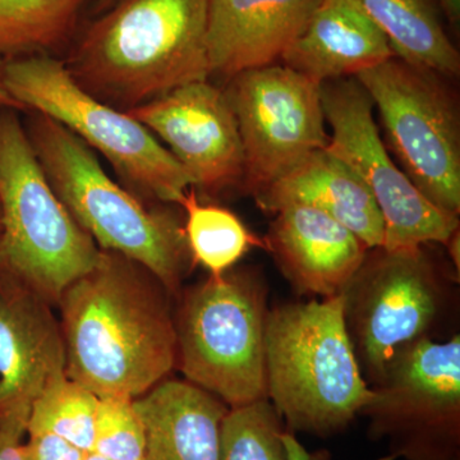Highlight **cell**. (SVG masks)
I'll use <instances>...</instances> for the list:
<instances>
[{
  "instance_id": "6",
  "label": "cell",
  "mask_w": 460,
  "mask_h": 460,
  "mask_svg": "<svg viewBox=\"0 0 460 460\" xmlns=\"http://www.w3.org/2000/svg\"><path fill=\"white\" fill-rule=\"evenodd\" d=\"M268 288L260 271L234 269L184 290L174 314L184 380L232 408L268 401Z\"/></svg>"
},
{
  "instance_id": "1",
  "label": "cell",
  "mask_w": 460,
  "mask_h": 460,
  "mask_svg": "<svg viewBox=\"0 0 460 460\" xmlns=\"http://www.w3.org/2000/svg\"><path fill=\"white\" fill-rule=\"evenodd\" d=\"M171 293L140 263L100 250L60 296L66 374L99 398L136 399L177 366Z\"/></svg>"
},
{
  "instance_id": "15",
  "label": "cell",
  "mask_w": 460,
  "mask_h": 460,
  "mask_svg": "<svg viewBox=\"0 0 460 460\" xmlns=\"http://www.w3.org/2000/svg\"><path fill=\"white\" fill-rule=\"evenodd\" d=\"M274 215L266 251L299 295L339 296L370 250L329 215L290 205Z\"/></svg>"
},
{
  "instance_id": "23",
  "label": "cell",
  "mask_w": 460,
  "mask_h": 460,
  "mask_svg": "<svg viewBox=\"0 0 460 460\" xmlns=\"http://www.w3.org/2000/svg\"><path fill=\"white\" fill-rule=\"evenodd\" d=\"M99 396L66 375L54 378L33 401L27 431H48L84 452L93 449Z\"/></svg>"
},
{
  "instance_id": "33",
  "label": "cell",
  "mask_w": 460,
  "mask_h": 460,
  "mask_svg": "<svg viewBox=\"0 0 460 460\" xmlns=\"http://www.w3.org/2000/svg\"><path fill=\"white\" fill-rule=\"evenodd\" d=\"M84 460H109L102 456V454L96 453L95 450H91V452H87L86 456H84Z\"/></svg>"
},
{
  "instance_id": "29",
  "label": "cell",
  "mask_w": 460,
  "mask_h": 460,
  "mask_svg": "<svg viewBox=\"0 0 460 460\" xmlns=\"http://www.w3.org/2000/svg\"><path fill=\"white\" fill-rule=\"evenodd\" d=\"M460 235L459 229L450 237L449 241L447 242L445 247H447V253H449L450 260H452L454 269H456V272L460 271Z\"/></svg>"
},
{
  "instance_id": "7",
  "label": "cell",
  "mask_w": 460,
  "mask_h": 460,
  "mask_svg": "<svg viewBox=\"0 0 460 460\" xmlns=\"http://www.w3.org/2000/svg\"><path fill=\"white\" fill-rule=\"evenodd\" d=\"M425 247L371 248L341 290L345 328L370 386L399 348L432 338L456 304L458 275L441 268Z\"/></svg>"
},
{
  "instance_id": "5",
  "label": "cell",
  "mask_w": 460,
  "mask_h": 460,
  "mask_svg": "<svg viewBox=\"0 0 460 460\" xmlns=\"http://www.w3.org/2000/svg\"><path fill=\"white\" fill-rule=\"evenodd\" d=\"M0 272L57 305L100 248L54 192L17 115L0 114Z\"/></svg>"
},
{
  "instance_id": "14",
  "label": "cell",
  "mask_w": 460,
  "mask_h": 460,
  "mask_svg": "<svg viewBox=\"0 0 460 460\" xmlns=\"http://www.w3.org/2000/svg\"><path fill=\"white\" fill-rule=\"evenodd\" d=\"M53 305L0 272V414L32 404L66 375V347Z\"/></svg>"
},
{
  "instance_id": "13",
  "label": "cell",
  "mask_w": 460,
  "mask_h": 460,
  "mask_svg": "<svg viewBox=\"0 0 460 460\" xmlns=\"http://www.w3.org/2000/svg\"><path fill=\"white\" fill-rule=\"evenodd\" d=\"M164 142L206 195L242 189L244 155L237 119L224 90L208 81L177 87L126 111Z\"/></svg>"
},
{
  "instance_id": "34",
  "label": "cell",
  "mask_w": 460,
  "mask_h": 460,
  "mask_svg": "<svg viewBox=\"0 0 460 460\" xmlns=\"http://www.w3.org/2000/svg\"><path fill=\"white\" fill-rule=\"evenodd\" d=\"M0 229H2V223H0Z\"/></svg>"
},
{
  "instance_id": "16",
  "label": "cell",
  "mask_w": 460,
  "mask_h": 460,
  "mask_svg": "<svg viewBox=\"0 0 460 460\" xmlns=\"http://www.w3.org/2000/svg\"><path fill=\"white\" fill-rule=\"evenodd\" d=\"M321 0H208L206 50L210 75L230 80L278 65Z\"/></svg>"
},
{
  "instance_id": "12",
  "label": "cell",
  "mask_w": 460,
  "mask_h": 460,
  "mask_svg": "<svg viewBox=\"0 0 460 460\" xmlns=\"http://www.w3.org/2000/svg\"><path fill=\"white\" fill-rule=\"evenodd\" d=\"M244 155L242 189L255 196L329 144L320 84L284 65L250 69L224 90Z\"/></svg>"
},
{
  "instance_id": "30",
  "label": "cell",
  "mask_w": 460,
  "mask_h": 460,
  "mask_svg": "<svg viewBox=\"0 0 460 460\" xmlns=\"http://www.w3.org/2000/svg\"><path fill=\"white\" fill-rule=\"evenodd\" d=\"M0 108L9 109V111H14V109L22 111V109H25L22 105L18 104L16 100L12 98L7 89H5L2 80V62H0Z\"/></svg>"
},
{
  "instance_id": "8",
  "label": "cell",
  "mask_w": 460,
  "mask_h": 460,
  "mask_svg": "<svg viewBox=\"0 0 460 460\" xmlns=\"http://www.w3.org/2000/svg\"><path fill=\"white\" fill-rule=\"evenodd\" d=\"M2 80L18 104L53 118L98 150L138 192L178 205L193 186L189 172L144 124L84 91L59 60L48 54L5 60Z\"/></svg>"
},
{
  "instance_id": "31",
  "label": "cell",
  "mask_w": 460,
  "mask_h": 460,
  "mask_svg": "<svg viewBox=\"0 0 460 460\" xmlns=\"http://www.w3.org/2000/svg\"><path fill=\"white\" fill-rule=\"evenodd\" d=\"M441 8L447 14V20L452 23H458L460 20V0H438Z\"/></svg>"
},
{
  "instance_id": "27",
  "label": "cell",
  "mask_w": 460,
  "mask_h": 460,
  "mask_svg": "<svg viewBox=\"0 0 460 460\" xmlns=\"http://www.w3.org/2000/svg\"><path fill=\"white\" fill-rule=\"evenodd\" d=\"M25 460H84L87 452L48 431H27Z\"/></svg>"
},
{
  "instance_id": "17",
  "label": "cell",
  "mask_w": 460,
  "mask_h": 460,
  "mask_svg": "<svg viewBox=\"0 0 460 460\" xmlns=\"http://www.w3.org/2000/svg\"><path fill=\"white\" fill-rule=\"evenodd\" d=\"M253 199L268 214L286 206H308L337 220L370 250L383 246V217L370 190L326 148L314 151Z\"/></svg>"
},
{
  "instance_id": "11",
  "label": "cell",
  "mask_w": 460,
  "mask_h": 460,
  "mask_svg": "<svg viewBox=\"0 0 460 460\" xmlns=\"http://www.w3.org/2000/svg\"><path fill=\"white\" fill-rule=\"evenodd\" d=\"M320 93L332 131L326 151L349 166L374 196L384 222L381 247L445 246L459 229V217L435 208L392 159L375 122L367 91L350 77L321 84Z\"/></svg>"
},
{
  "instance_id": "25",
  "label": "cell",
  "mask_w": 460,
  "mask_h": 460,
  "mask_svg": "<svg viewBox=\"0 0 460 460\" xmlns=\"http://www.w3.org/2000/svg\"><path fill=\"white\" fill-rule=\"evenodd\" d=\"M109 460H142L145 432L135 408L127 396L99 398L93 449Z\"/></svg>"
},
{
  "instance_id": "26",
  "label": "cell",
  "mask_w": 460,
  "mask_h": 460,
  "mask_svg": "<svg viewBox=\"0 0 460 460\" xmlns=\"http://www.w3.org/2000/svg\"><path fill=\"white\" fill-rule=\"evenodd\" d=\"M30 411L31 404H22L0 414V460H25L23 438Z\"/></svg>"
},
{
  "instance_id": "4",
  "label": "cell",
  "mask_w": 460,
  "mask_h": 460,
  "mask_svg": "<svg viewBox=\"0 0 460 460\" xmlns=\"http://www.w3.org/2000/svg\"><path fill=\"white\" fill-rule=\"evenodd\" d=\"M30 141L54 192L102 251L140 263L172 296L195 266L183 220L168 208H148L102 171L93 150L48 115L36 113Z\"/></svg>"
},
{
  "instance_id": "28",
  "label": "cell",
  "mask_w": 460,
  "mask_h": 460,
  "mask_svg": "<svg viewBox=\"0 0 460 460\" xmlns=\"http://www.w3.org/2000/svg\"><path fill=\"white\" fill-rule=\"evenodd\" d=\"M284 445H286L288 459L289 460H311L310 453L305 450L304 445L296 440V434L288 431L283 434Z\"/></svg>"
},
{
  "instance_id": "21",
  "label": "cell",
  "mask_w": 460,
  "mask_h": 460,
  "mask_svg": "<svg viewBox=\"0 0 460 460\" xmlns=\"http://www.w3.org/2000/svg\"><path fill=\"white\" fill-rule=\"evenodd\" d=\"M89 2L0 0V62L65 47Z\"/></svg>"
},
{
  "instance_id": "22",
  "label": "cell",
  "mask_w": 460,
  "mask_h": 460,
  "mask_svg": "<svg viewBox=\"0 0 460 460\" xmlns=\"http://www.w3.org/2000/svg\"><path fill=\"white\" fill-rule=\"evenodd\" d=\"M186 215L184 233L193 263L201 265L210 277L232 270L248 251H266L265 239L244 226L228 208L202 204L198 190L190 187L178 202Z\"/></svg>"
},
{
  "instance_id": "32",
  "label": "cell",
  "mask_w": 460,
  "mask_h": 460,
  "mask_svg": "<svg viewBox=\"0 0 460 460\" xmlns=\"http://www.w3.org/2000/svg\"><path fill=\"white\" fill-rule=\"evenodd\" d=\"M118 0H98L95 4V12L96 13L100 14L102 13V12L107 11V9L113 7L115 3H117Z\"/></svg>"
},
{
  "instance_id": "2",
  "label": "cell",
  "mask_w": 460,
  "mask_h": 460,
  "mask_svg": "<svg viewBox=\"0 0 460 460\" xmlns=\"http://www.w3.org/2000/svg\"><path fill=\"white\" fill-rule=\"evenodd\" d=\"M208 0H118L84 30L66 68L84 91L124 111L208 81Z\"/></svg>"
},
{
  "instance_id": "19",
  "label": "cell",
  "mask_w": 460,
  "mask_h": 460,
  "mask_svg": "<svg viewBox=\"0 0 460 460\" xmlns=\"http://www.w3.org/2000/svg\"><path fill=\"white\" fill-rule=\"evenodd\" d=\"M145 432L142 460H219L229 408L187 380L165 378L135 399Z\"/></svg>"
},
{
  "instance_id": "20",
  "label": "cell",
  "mask_w": 460,
  "mask_h": 460,
  "mask_svg": "<svg viewBox=\"0 0 460 460\" xmlns=\"http://www.w3.org/2000/svg\"><path fill=\"white\" fill-rule=\"evenodd\" d=\"M385 36L393 53L408 65L454 80L460 56L445 32L434 0H357Z\"/></svg>"
},
{
  "instance_id": "24",
  "label": "cell",
  "mask_w": 460,
  "mask_h": 460,
  "mask_svg": "<svg viewBox=\"0 0 460 460\" xmlns=\"http://www.w3.org/2000/svg\"><path fill=\"white\" fill-rule=\"evenodd\" d=\"M286 429L269 401L232 408L223 420L219 460H289Z\"/></svg>"
},
{
  "instance_id": "3",
  "label": "cell",
  "mask_w": 460,
  "mask_h": 460,
  "mask_svg": "<svg viewBox=\"0 0 460 460\" xmlns=\"http://www.w3.org/2000/svg\"><path fill=\"white\" fill-rule=\"evenodd\" d=\"M266 375L268 401L293 434H341L375 396L345 328L341 295L269 311Z\"/></svg>"
},
{
  "instance_id": "18",
  "label": "cell",
  "mask_w": 460,
  "mask_h": 460,
  "mask_svg": "<svg viewBox=\"0 0 460 460\" xmlns=\"http://www.w3.org/2000/svg\"><path fill=\"white\" fill-rule=\"evenodd\" d=\"M395 57L357 0H321L281 62L319 84L357 77Z\"/></svg>"
},
{
  "instance_id": "9",
  "label": "cell",
  "mask_w": 460,
  "mask_h": 460,
  "mask_svg": "<svg viewBox=\"0 0 460 460\" xmlns=\"http://www.w3.org/2000/svg\"><path fill=\"white\" fill-rule=\"evenodd\" d=\"M399 168L438 210L460 214L459 100L450 78L390 58L357 75Z\"/></svg>"
},
{
  "instance_id": "10",
  "label": "cell",
  "mask_w": 460,
  "mask_h": 460,
  "mask_svg": "<svg viewBox=\"0 0 460 460\" xmlns=\"http://www.w3.org/2000/svg\"><path fill=\"white\" fill-rule=\"evenodd\" d=\"M375 396L359 413L372 441L386 440L377 460H460V335L423 338L399 348Z\"/></svg>"
}]
</instances>
